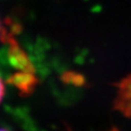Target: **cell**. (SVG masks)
Instances as JSON below:
<instances>
[{"instance_id": "1", "label": "cell", "mask_w": 131, "mask_h": 131, "mask_svg": "<svg viewBox=\"0 0 131 131\" xmlns=\"http://www.w3.org/2000/svg\"><path fill=\"white\" fill-rule=\"evenodd\" d=\"M114 105L122 115L131 119V73L117 84Z\"/></svg>"}, {"instance_id": "2", "label": "cell", "mask_w": 131, "mask_h": 131, "mask_svg": "<svg viewBox=\"0 0 131 131\" xmlns=\"http://www.w3.org/2000/svg\"><path fill=\"white\" fill-rule=\"evenodd\" d=\"M4 93H5V86H4V82L1 78V75H0V102H1L3 99Z\"/></svg>"}, {"instance_id": "3", "label": "cell", "mask_w": 131, "mask_h": 131, "mask_svg": "<svg viewBox=\"0 0 131 131\" xmlns=\"http://www.w3.org/2000/svg\"><path fill=\"white\" fill-rule=\"evenodd\" d=\"M2 36H3V27H2V23H1V21H0V40H1Z\"/></svg>"}, {"instance_id": "4", "label": "cell", "mask_w": 131, "mask_h": 131, "mask_svg": "<svg viewBox=\"0 0 131 131\" xmlns=\"http://www.w3.org/2000/svg\"><path fill=\"white\" fill-rule=\"evenodd\" d=\"M110 131H119V130H117V129H112V130H110Z\"/></svg>"}, {"instance_id": "5", "label": "cell", "mask_w": 131, "mask_h": 131, "mask_svg": "<svg viewBox=\"0 0 131 131\" xmlns=\"http://www.w3.org/2000/svg\"><path fill=\"white\" fill-rule=\"evenodd\" d=\"M0 131H7V130H5V129H0Z\"/></svg>"}]
</instances>
